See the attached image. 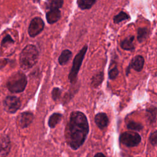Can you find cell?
<instances>
[{"instance_id":"6da1fadb","label":"cell","mask_w":157,"mask_h":157,"mask_svg":"<svg viewBox=\"0 0 157 157\" xmlns=\"http://www.w3.org/2000/svg\"><path fill=\"white\" fill-rule=\"evenodd\" d=\"M89 132V124L85 115L80 111L71 113L65 128V139L73 150L78 149L85 142Z\"/></svg>"},{"instance_id":"7a4b0ae2","label":"cell","mask_w":157,"mask_h":157,"mask_svg":"<svg viewBox=\"0 0 157 157\" xmlns=\"http://www.w3.org/2000/svg\"><path fill=\"white\" fill-rule=\"evenodd\" d=\"M39 52L36 46L29 44L24 47L20 55V65L23 70L34 66L37 62Z\"/></svg>"},{"instance_id":"3957f363","label":"cell","mask_w":157,"mask_h":157,"mask_svg":"<svg viewBox=\"0 0 157 157\" xmlns=\"http://www.w3.org/2000/svg\"><path fill=\"white\" fill-rule=\"evenodd\" d=\"M27 85V77L21 71L12 74L7 80V89L13 93H19L25 90Z\"/></svg>"},{"instance_id":"277c9868","label":"cell","mask_w":157,"mask_h":157,"mask_svg":"<svg viewBox=\"0 0 157 157\" xmlns=\"http://www.w3.org/2000/svg\"><path fill=\"white\" fill-rule=\"evenodd\" d=\"M87 50H88V45H85L74 58V60L72 62V66L68 75V78L69 80V82L72 84L75 83L77 81L78 73L79 72L80 66L82 64L83 60L85 58Z\"/></svg>"},{"instance_id":"5b68a950","label":"cell","mask_w":157,"mask_h":157,"mask_svg":"<svg viewBox=\"0 0 157 157\" xmlns=\"http://www.w3.org/2000/svg\"><path fill=\"white\" fill-rule=\"evenodd\" d=\"M120 142L127 147H135L141 141V137L136 132L127 131L121 134Z\"/></svg>"},{"instance_id":"8992f818","label":"cell","mask_w":157,"mask_h":157,"mask_svg":"<svg viewBox=\"0 0 157 157\" xmlns=\"http://www.w3.org/2000/svg\"><path fill=\"white\" fill-rule=\"evenodd\" d=\"M21 107L20 99L15 96H8L3 101V107L9 113H15Z\"/></svg>"},{"instance_id":"52a82bcc","label":"cell","mask_w":157,"mask_h":157,"mask_svg":"<svg viewBox=\"0 0 157 157\" xmlns=\"http://www.w3.org/2000/svg\"><path fill=\"white\" fill-rule=\"evenodd\" d=\"M45 23L44 20L39 17L33 18L29 25L28 32L31 37H34L39 35L44 29Z\"/></svg>"},{"instance_id":"ba28073f","label":"cell","mask_w":157,"mask_h":157,"mask_svg":"<svg viewBox=\"0 0 157 157\" xmlns=\"http://www.w3.org/2000/svg\"><path fill=\"white\" fill-rule=\"evenodd\" d=\"M34 119L33 113L31 112H23L21 113L18 118V123L21 128H25L29 126Z\"/></svg>"},{"instance_id":"9c48e42d","label":"cell","mask_w":157,"mask_h":157,"mask_svg":"<svg viewBox=\"0 0 157 157\" xmlns=\"http://www.w3.org/2000/svg\"><path fill=\"white\" fill-rule=\"evenodd\" d=\"M11 148L10 140L8 136H3L0 139V157H6Z\"/></svg>"},{"instance_id":"30bf717a","label":"cell","mask_w":157,"mask_h":157,"mask_svg":"<svg viewBox=\"0 0 157 157\" xmlns=\"http://www.w3.org/2000/svg\"><path fill=\"white\" fill-rule=\"evenodd\" d=\"M61 11L59 9H50L46 13V20L48 23L52 25L57 22L61 18Z\"/></svg>"},{"instance_id":"8fae6325","label":"cell","mask_w":157,"mask_h":157,"mask_svg":"<svg viewBox=\"0 0 157 157\" xmlns=\"http://www.w3.org/2000/svg\"><path fill=\"white\" fill-rule=\"evenodd\" d=\"M144 64V58L141 55H137L134 56L129 64V66L137 72H140L143 69Z\"/></svg>"},{"instance_id":"7c38bea8","label":"cell","mask_w":157,"mask_h":157,"mask_svg":"<svg viewBox=\"0 0 157 157\" xmlns=\"http://www.w3.org/2000/svg\"><path fill=\"white\" fill-rule=\"evenodd\" d=\"M94 121L99 128L102 129L105 128L109 123V119L107 115L104 113H99L96 115Z\"/></svg>"},{"instance_id":"4fadbf2b","label":"cell","mask_w":157,"mask_h":157,"mask_svg":"<svg viewBox=\"0 0 157 157\" xmlns=\"http://www.w3.org/2000/svg\"><path fill=\"white\" fill-rule=\"evenodd\" d=\"M134 36L129 35L126 38H124L123 40L120 42V47L122 49L128 51H132L135 48L134 45Z\"/></svg>"},{"instance_id":"5bb4252c","label":"cell","mask_w":157,"mask_h":157,"mask_svg":"<svg viewBox=\"0 0 157 157\" xmlns=\"http://www.w3.org/2000/svg\"><path fill=\"white\" fill-rule=\"evenodd\" d=\"M72 53L71 50L68 49H65L62 51L59 58H58V63L60 65L64 66L66 64L68 61L70 60L72 57Z\"/></svg>"},{"instance_id":"9a60e30c","label":"cell","mask_w":157,"mask_h":157,"mask_svg":"<svg viewBox=\"0 0 157 157\" xmlns=\"http://www.w3.org/2000/svg\"><path fill=\"white\" fill-rule=\"evenodd\" d=\"M149 34V30L145 27H140L137 30V39L139 43L145 41Z\"/></svg>"},{"instance_id":"2e32d148","label":"cell","mask_w":157,"mask_h":157,"mask_svg":"<svg viewBox=\"0 0 157 157\" xmlns=\"http://www.w3.org/2000/svg\"><path fill=\"white\" fill-rule=\"evenodd\" d=\"M64 0H47L45 7L47 10L59 9L63 7Z\"/></svg>"},{"instance_id":"e0dca14e","label":"cell","mask_w":157,"mask_h":157,"mask_svg":"<svg viewBox=\"0 0 157 157\" xmlns=\"http://www.w3.org/2000/svg\"><path fill=\"white\" fill-rule=\"evenodd\" d=\"M62 115L59 113H54L50 115L48 120V125L50 128H55L61 120Z\"/></svg>"},{"instance_id":"ac0fdd59","label":"cell","mask_w":157,"mask_h":157,"mask_svg":"<svg viewBox=\"0 0 157 157\" xmlns=\"http://www.w3.org/2000/svg\"><path fill=\"white\" fill-rule=\"evenodd\" d=\"M15 43V41L13 38L12 36L7 33L3 36L1 40V45L2 48H7L14 45Z\"/></svg>"},{"instance_id":"d6986e66","label":"cell","mask_w":157,"mask_h":157,"mask_svg":"<svg viewBox=\"0 0 157 157\" xmlns=\"http://www.w3.org/2000/svg\"><path fill=\"white\" fill-rule=\"evenodd\" d=\"M97 0H77L78 8L82 10H88L91 9L96 3Z\"/></svg>"},{"instance_id":"ffe728a7","label":"cell","mask_w":157,"mask_h":157,"mask_svg":"<svg viewBox=\"0 0 157 157\" xmlns=\"http://www.w3.org/2000/svg\"><path fill=\"white\" fill-rule=\"evenodd\" d=\"M129 19L130 16L129 15V14H128L124 11H121L113 17V21L115 24H117L124 20H129Z\"/></svg>"},{"instance_id":"44dd1931","label":"cell","mask_w":157,"mask_h":157,"mask_svg":"<svg viewBox=\"0 0 157 157\" xmlns=\"http://www.w3.org/2000/svg\"><path fill=\"white\" fill-rule=\"evenodd\" d=\"M103 75H104V74L102 72H99V73L96 74V75H94L92 77L91 85L94 87L99 86L101 83V82L103 80Z\"/></svg>"},{"instance_id":"7402d4cb","label":"cell","mask_w":157,"mask_h":157,"mask_svg":"<svg viewBox=\"0 0 157 157\" xmlns=\"http://www.w3.org/2000/svg\"><path fill=\"white\" fill-rule=\"evenodd\" d=\"M61 90L58 87H55L53 89L52 91V99L55 101H57L59 99L61 96Z\"/></svg>"},{"instance_id":"603a6c76","label":"cell","mask_w":157,"mask_h":157,"mask_svg":"<svg viewBox=\"0 0 157 157\" xmlns=\"http://www.w3.org/2000/svg\"><path fill=\"white\" fill-rule=\"evenodd\" d=\"M127 128L131 130H136V131H140V129H142V126L134 121H130L128 124H127Z\"/></svg>"},{"instance_id":"cb8c5ba5","label":"cell","mask_w":157,"mask_h":157,"mask_svg":"<svg viewBox=\"0 0 157 157\" xmlns=\"http://www.w3.org/2000/svg\"><path fill=\"white\" fill-rule=\"evenodd\" d=\"M118 74V70L116 66L110 69L109 72V76L110 79L115 78Z\"/></svg>"},{"instance_id":"d4e9b609","label":"cell","mask_w":157,"mask_h":157,"mask_svg":"<svg viewBox=\"0 0 157 157\" xmlns=\"http://www.w3.org/2000/svg\"><path fill=\"white\" fill-rule=\"evenodd\" d=\"M150 142L153 145H155L157 144V131L151 134L150 137Z\"/></svg>"},{"instance_id":"484cf974","label":"cell","mask_w":157,"mask_h":157,"mask_svg":"<svg viewBox=\"0 0 157 157\" xmlns=\"http://www.w3.org/2000/svg\"><path fill=\"white\" fill-rule=\"evenodd\" d=\"M153 107H152L150 110H148L147 112L149 113H148V117H150V120H154L155 117V115H156V109L155 108L154 110L153 109Z\"/></svg>"},{"instance_id":"4316f807","label":"cell","mask_w":157,"mask_h":157,"mask_svg":"<svg viewBox=\"0 0 157 157\" xmlns=\"http://www.w3.org/2000/svg\"><path fill=\"white\" fill-rule=\"evenodd\" d=\"M94 157H105V155L102 153H96Z\"/></svg>"},{"instance_id":"83f0119b","label":"cell","mask_w":157,"mask_h":157,"mask_svg":"<svg viewBox=\"0 0 157 157\" xmlns=\"http://www.w3.org/2000/svg\"><path fill=\"white\" fill-rule=\"evenodd\" d=\"M34 2H35V3H39L40 1V0H32Z\"/></svg>"}]
</instances>
